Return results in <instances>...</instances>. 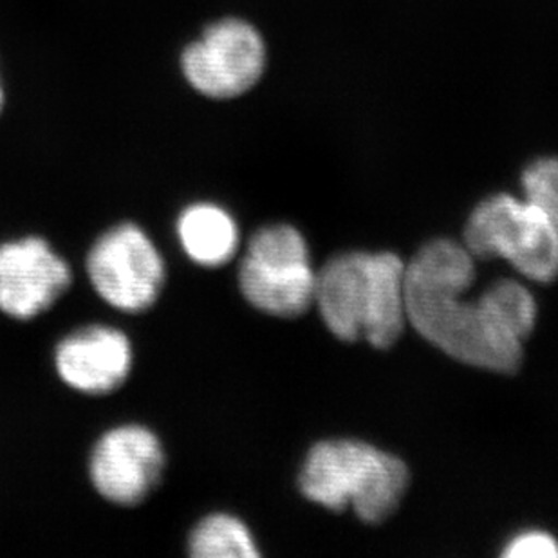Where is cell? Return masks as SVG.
Returning a JSON list of instances; mask_svg holds the SVG:
<instances>
[{
	"instance_id": "cell-9",
	"label": "cell",
	"mask_w": 558,
	"mask_h": 558,
	"mask_svg": "<svg viewBox=\"0 0 558 558\" xmlns=\"http://www.w3.org/2000/svg\"><path fill=\"white\" fill-rule=\"evenodd\" d=\"M71 266L43 238L0 244V311L15 320L43 315L69 290Z\"/></svg>"
},
{
	"instance_id": "cell-5",
	"label": "cell",
	"mask_w": 558,
	"mask_h": 558,
	"mask_svg": "<svg viewBox=\"0 0 558 558\" xmlns=\"http://www.w3.org/2000/svg\"><path fill=\"white\" fill-rule=\"evenodd\" d=\"M316 274L302 233L290 225L260 228L239 268L244 299L268 315L293 318L315 302Z\"/></svg>"
},
{
	"instance_id": "cell-6",
	"label": "cell",
	"mask_w": 558,
	"mask_h": 558,
	"mask_svg": "<svg viewBox=\"0 0 558 558\" xmlns=\"http://www.w3.org/2000/svg\"><path fill=\"white\" fill-rule=\"evenodd\" d=\"M87 275L101 301L125 313H142L163 290L165 260L143 228L122 222L96 239L87 253Z\"/></svg>"
},
{
	"instance_id": "cell-13",
	"label": "cell",
	"mask_w": 558,
	"mask_h": 558,
	"mask_svg": "<svg viewBox=\"0 0 558 558\" xmlns=\"http://www.w3.org/2000/svg\"><path fill=\"white\" fill-rule=\"evenodd\" d=\"M524 199L554 221L558 228V158H541L522 172Z\"/></svg>"
},
{
	"instance_id": "cell-1",
	"label": "cell",
	"mask_w": 558,
	"mask_h": 558,
	"mask_svg": "<svg viewBox=\"0 0 558 558\" xmlns=\"http://www.w3.org/2000/svg\"><path fill=\"white\" fill-rule=\"evenodd\" d=\"M475 258L463 244L437 239L425 244L405 269L407 322L427 342L466 365L517 373L524 342L537 320V304L515 280H499L475 302Z\"/></svg>"
},
{
	"instance_id": "cell-15",
	"label": "cell",
	"mask_w": 558,
	"mask_h": 558,
	"mask_svg": "<svg viewBox=\"0 0 558 558\" xmlns=\"http://www.w3.org/2000/svg\"><path fill=\"white\" fill-rule=\"evenodd\" d=\"M2 104H4V93H2V87H0V111H2Z\"/></svg>"
},
{
	"instance_id": "cell-11",
	"label": "cell",
	"mask_w": 558,
	"mask_h": 558,
	"mask_svg": "<svg viewBox=\"0 0 558 558\" xmlns=\"http://www.w3.org/2000/svg\"><path fill=\"white\" fill-rule=\"evenodd\" d=\"M175 233L186 257L205 268L225 266L238 253V225L225 208L211 203L186 206L178 217Z\"/></svg>"
},
{
	"instance_id": "cell-7",
	"label": "cell",
	"mask_w": 558,
	"mask_h": 558,
	"mask_svg": "<svg viewBox=\"0 0 558 558\" xmlns=\"http://www.w3.org/2000/svg\"><path fill=\"white\" fill-rule=\"evenodd\" d=\"M268 49L257 27L243 19H222L206 27L181 57L186 82L211 100H232L263 78Z\"/></svg>"
},
{
	"instance_id": "cell-2",
	"label": "cell",
	"mask_w": 558,
	"mask_h": 558,
	"mask_svg": "<svg viewBox=\"0 0 558 558\" xmlns=\"http://www.w3.org/2000/svg\"><path fill=\"white\" fill-rule=\"evenodd\" d=\"M405 269L395 253H342L316 274L315 304L343 342L376 349L398 342L407 326Z\"/></svg>"
},
{
	"instance_id": "cell-14",
	"label": "cell",
	"mask_w": 558,
	"mask_h": 558,
	"mask_svg": "<svg viewBox=\"0 0 558 558\" xmlns=\"http://www.w3.org/2000/svg\"><path fill=\"white\" fill-rule=\"evenodd\" d=\"M502 555L508 558H558V544L548 533L530 532L511 541Z\"/></svg>"
},
{
	"instance_id": "cell-12",
	"label": "cell",
	"mask_w": 558,
	"mask_h": 558,
	"mask_svg": "<svg viewBox=\"0 0 558 558\" xmlns=\"http://www.w3.org/2000/svg\"><path fill=\"white\" fill-rule=\"evenodd\" d=\"M189 551L194 558L258 557L246 524L227 513H214L199 521L190 533Z\"/></svg>"
},
{
	"instance_id": "cell-4",
	"label": "cell",
	"mask_w": 558,
	"mask_h": 558,
	"mask_svg": "<svg viewBox=\"0 0 558 558\" xmlns=\"http://www.w3.org/2000/svg\"><path fill=\"white\" fill-rule=\"evenodd\" d=\"M463 246L481 260L506 258L535 282L558 277V228L537 206L510 194L492 195L472 211Z\"/></svg>"
},
{
	"instance_id": "cell-8",
	"label": "cell",
	"mask_w": 558,
	"mask_h": 558,
	"mask_svg": "<svg viewBox=\"0 0 558 558\" xmlns=\"http://www.w3.org/2000/svg\"><path fill=\"white\" fill-rule=\"evenodd\" d=\"M163 472V445L136 423L107 430L90 452V483L112 505H140L156 490Z\"/></svg>"
},
{
	"instance_id": "cell-10",
	"label": "cell",
	"mask_w": 558,
	"mask_h": 558,
	"mask_svg": "<svg viewBox=\"0 0 558 558\" xmlns=\"http://www.w3.org/2000/svg\"><path fill=\"white\" fill-rule=\"evenodd\" d=\"M132 343L117 327H80L54 349V369L69 389L82 395H111L125 384L132 369Z\"/></svg>"
},
{
	"instance_id": "cell-3",
	"label": "cell",
	"mask_w": 558,
	"mask_h": 558,
	"mask_svg": "<svg viewBox=\"0 0 558 558\" xmlns=\"http://www.w3.org/2000/svg\"><path fill=\"white\" fill-rule=\"evenodd\" d=\"M409 486L401 459L369 442L322 441L311 448L301 472V490L327 510L353 508L364 522L378 524L400 506Z\"/></svg>"
}]
</instances>
